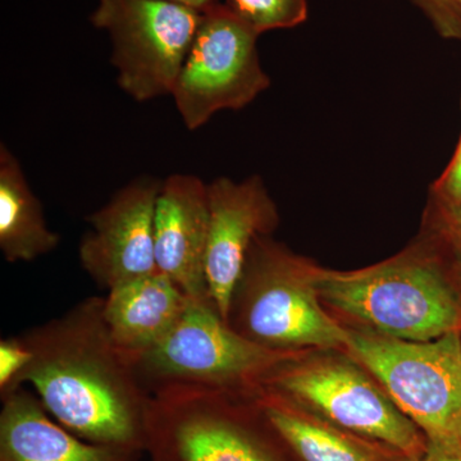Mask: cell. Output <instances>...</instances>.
Returning a JSON list of instances; mask_svg holds the SVG:
<instances>
[{"mask_svg": "<svg viewBox=\"0 0 461 461\" xmlns=\"http://www.w3.org/2000/svg\"><path fill=\"white\" fill-rule=\"evenodd\" d=\"M104 300L86 297L20 335L32 353L21 384H32L50 417L85 441L145 453L151 395L112 339Z\"/></svg>", "mask_w": 461, "mask_h": 461, "instance_id": "1", "label": "cell"}, {"mask_svg": "<svg viewBox=\"0 0 461 461\" xmlns=\"http://www.w3.org/2000/svg\"><path fill=\"white\" fill-rule=\"evenodd\" d=\"M308 275L327 304L384 338L426 342L461 330V295L429 258L399 257L357 272L308 264Z\"/></svg>", "mask_w": 461, "mask_h": 461, "instance_id": "2", "label": "cell"}, {"mask_svg": "<svg viewBox=\"0 0 461 461\" xmlns=\"http://www.w3.org/2000/svg\"><path fill=\"white\" fill-rule=\"evenodd\" d=\"M295 351L273 350L240 335L212 302L189 299L171 332L135 362L151 396L167 388L253 393Z\"/></svg>", "mask_w": 461, "mask_h": 461, "instance_id": "3", "label": "cell"}, {"mask_svg": "<svg viewBox=\"0 0 461 461\" xmlns=\"http://www.w3.org/2000/svg\"><path fill=\"white\" fill-rule=\"evenodd\" d=\"M240 393L167 388L151 396L145 454L149 461H282V437L256 400Z\"/></svg>", "mask_w": 461, "mask_h": 461, "instance_id": "4", "label": "cell"}, {"mask_svg": "<svg viewBox=\"0 0 461 461\" xmlns=\"http://www.w3.org/2000/svg\"><path fill=\"white\" fill-rule=\"evenodd\" d=\"M318 297L308 264L258 236L233 294L227 323L273 350L345 348L348 330L324 313Z\"/></svg>", "mask_w": 461, "mask_h": 461, "instance_id": "5", "label": "cell"}, {"mask_svg": "<svg viewBox=\"0 0 461 461\" xmlns=\"http://www.w3.org/2000/svg\"><path fill=\"white\" fill-rule=\"evenodd\" d=\"M345 348L433 445L453 444L461 411V330L415 342L348 330Z\"/></svg>", "mask_w": 461, "mask_h": 461, "instance_id": "6", "label": "cell"}, {"mask_svg": "<svg viewBox=\"0 0 461 461\" xmlns=\"http://www.w3.org/2000/svg\"><path fill=\"white\" fill-rule=\"evenodd\" d=\"M202 20L166 0H96L91 14L111 39L118 86L139 103L172 95Z\"/></svg>", "mask_w": 461, "mask_h": 461, "instance_id": "7", "label": "cell"}, {"mask_svg": "<svg viewBox=\"0 0 461 461\" xmlns=\"http://www.w3.org/2000/svg\"><path fill=\"white\" fill-rule=\"evenodd\" d=\"M258 38L223 5L203 14L172 91L187 130L200 129L218 112L247 107L268 89L271 78L260 65Z\"/></svg>", "mask_w": 461, "mask_h": 461, "instance_id": "8", "label": "cell"}, {"mask_svg": "<svg viewBox=\"0 0 461 461\" xmlns=\"http://www.w3.org/2000/svg\"><path fill=\"white\" fill-rule=\"evenodd\" d=\"M264 388L311 406L339 426L409 455L420 453L412 421L359 369L342 362L281 364Z\"/></svg>", "mask_w": 461, "mask_h": 461, "instance_id": "9", "label": "cell"}, {"mask_svg": "<svg viewBox=\"0 0 461 461\" xmlns=\"http://www.w3.org/2000/svg\"><path fill=\"white\" fill-rule=\"evenodd\" d=\"M162 181L136 178L86 218L91 230L78 247L85 272L100 287L112 288L158 272L154 212Z\"/></svg>", "mask_w": 461, "mask_h": 461, "instance_id": "10", "label": "cell"}, {"mask_svg": "<svg viewBox=\"0 0 461 461\" xmlns=\"http://www.w3.org/2000/svg\"><path fill=\"white\" fill-rule=\"evenodd\" d=\"M208 198L206 284L212 303L227 321L249 250L258 236L277 226V211L258 176L242 182L217 178L208 184Z\"/></svg>", "mask_w": 461, "mask_h": 461, "instance_id": "11", "label": "cell"}, {"mask_svg": "<svg viewBox=\"0 0 461 461\" xmlns=\"http://www.w3.org/2000/svg\"><path fill=\"white\" fill-rule=\"evenodd\" d=\"M209 220L208 185L202 178L175 173L162 181L154 212L157 268L199 302H212L205 271Z\"/></svg>", "mask_w": 461, "mask_h": 461, "instance_id": "12", "label": "cell"}, {"mask_svg": "<svg viewBox=\"0 0 461 461\" xmlns=\"http://www.w3.org/2000/svg\"><path fill=\"white\" fill-rule=\"evenodd\" d=\"M0 461H141V451L93 444L51 420L25 388L2 397Z\"/></svg>", "mask_w": 461, "mask_h": 461, "instance_id": "13", "label": "cell"}, {"mask_svg": "<svg viewBox=\"0 0 461 461\" xmlns=\"http://www.w3.org/2000/svg\"><path fill=\"white\" fill-rule=\"evenodd\" d=\"M104 299L112 339L133 366L171 332L189 303L177 285L159 271L112 288Z\"/></svg>", "mask_w": 461, "mask_h": 461, "instance_id": "14", "label": "cell"}, {"mask_svg": "<svg viewBox=\"0 0 461 461\" xmlns=\"http://www.w3.org/2000/svg\"><path fill=\"white\" fill-rule=\"evenodd\" d=\"M41 200L30 189L20 162L0 145V250L9 263L32 262L58 248Z\"/></svg>", "mask_w": 461, "mask_h": 461, "instance_id": "15", "label": "cell"}, {"mask_svg": "<svg viewBox=\"0 0 461 461\" xmlns=\"http://www.w3.org/2000/svg\"><path fill=\"white\" fill-rule=\"evenodd\" d=\"M257 402L282 438L303 461H375L344 437L318 426L268 388H260Z\"/></svg>", "mask_w": 461, "mask_h": 461, "instance_id": "16", "label": "cell"}, {"mask_svg": "<svg viewBox=\"0 0 461 461\" xmlns=\"http://www.w3.org/2000/svg\"><path fill=\"white\" fill-rule=\"evenodd\" d=\"M242 23L257 33L293 29L305 23L308 0H221Z\"/></svg>", "mask_w": 461, "mask_h": 461, "instance_id": "17", "label": "cell"}, {"mask_svg": "<svg viewBox=\"0 0 461 461\" xmlns=\"http://www.w3.org/2000/svg\"><path fill=\"white\" fill-rule=\"evenodd\" d=\"M32 359V353L21 336L0 341V397L20 387L21 377Z\"/></svg>", "mask_w": 461, "mask_h": 461, "instance_id": "18", "label": "cell"}, {"mask_svg": "<svg viewBox=\"0 0 461 461\" xmlns=\"http://www.w3.org/2000/svg\"><path fill=\"white\" fill-rule=\"evenodd\" d=\"M446 38L461 41V7L454 0H414Z\"/></svg>", "mask_w": 461, "mask_h": 461, "instance_id": "19", "label": "cell"}, {"mask_svg": "<svg viewBox=\"0 0 461 461\" xmlns=\"http://www.w3.org/2000/svg\"><path fill=\"white\" fill-rule=\"evenodd\" d=\"M436 202L442 205L461 204V136L450 165L435 184Z\"/></svg>", "mask_w": 461, "mask_h": 461, "instance_id": "20", "label": "cell"}, {"mask_svg": "<svg viewBox=\"0 0 461 461\" xmlns=\"http://www.w3.org/2000/svg\"><path fill=\"white\" fill-rule=\"evenodd\" d=\"M437 208L441 222L442 239L461 267V204L442 205L437 203Z\"/></svg>", "mask_w": 461, "mask_h": 461, "instance_id": "21", "label": "cell"}, {"mask_svg": "<svg viewBox=\"0 0 461 461\" xmlns=\"http://www.w3.org/2000/svg\"><path fill=\"white\" fill-rule=\"evenodd\" d=\"M429 461H461V448L455 442L448 445H435V450Z\"/></svg>", "mask_w": 461, "mask_h": 461, "instance_id": "22", "label": "cell"}, {"mask_svg": "<svg viewBox=\"0 0 461 461\" xmlns=\"http://www.w3.org/2000/svg\"><path fill=\"white\" fill-rule=\"evenodd\" d=\"M166 2L176 3V5H185V7L196 9V11L203 12V14L209 11V9L222 5L221 0H166Z\"/></svg>", "mask_w": 461, "mask_h": 461, "instance_id": "23", "label": "cell"}, {"mask_svg": "<svg viewBox=\"0 0 461 461\" xmlns=\"http://www.w3.org/2000/svg\"><path fill=\"white\" fill-rule=\"evenodd\" d=\"M453 437L455 444L461 448V411L454 424Z\"/></svg>", "mask_w": 461, "mask_h": 461, "instance_id": "24", "label": "cell"}, {"mask_svg": "<svg viewBox=\"0 0 461 461\" xmlns=\"http://www.w3.org/2000/svg\"><path fill=\"white\" fill-rule=\"evenodd\" d=\"M455 3H456L459 7H461V0H454Z\"/></svg>", "mask_w": 461, "mask_h": 461, "instance_id": "25", "label": "cell"}]
</instances>
